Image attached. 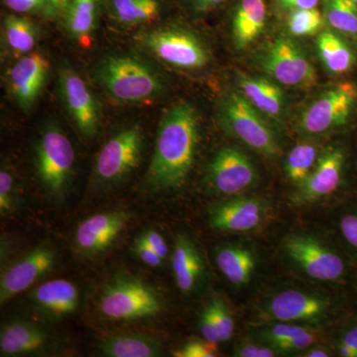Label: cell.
<instances>
[{"mask_svg": "<svg viewBox=\"0 0 357 357\" xmlns=\"http://www.w3.org/2000/svg\"><path fill=\"white\" fill-rule=\"evenodd\" d=\"M318 147L314 143L301 142L291 150L286 158V176L296 185L302 184L314 170L319 159Z\"/></svg>", "mask_w": 357, "mask_h": 357, "instance_id": "4dcf8cb0", "label": "cell"}, {"mask_svg": "<svg viewBox=\"0 0 357 357\" xmlns=\"http://www.w3.org/2000/svg\"><path fill=\"white\" fill-rule=\"evenodd\" d=\"M354 1H356V3H357V0H354Z\"/></svg>", "mask_w": 357, "mask_h": 357, "instance_id": "c3c4849f", "label": "cell"}, {"mask_svg": "<svg viewBox=\"0 0 357 357\" xmlns=\"http://www.w3.org/2000/svg\"><path fill=\"white\" fill-rule=\"evenodd\" d=\"M332 303L326 297L300 290L277 294L268 303L265 316L281 323L317 324L330 314Z\"/></svg>", "mask_w": 357, "mask_h": 357, "instance_id": "5bb4252c", "label": "cell"}, {"mask_svg": "<svg viewBox=\"0 0 357 357\" xmlns=\"http://www.w3.org/2000/svg\"><path fill=\"white\" fill-rule=\"evenodd\" d=\"M110 17L124 27L146 24L159 17L161 0H107Z\"/></svg>", "mask_w": 357, "mask_h": 357, "instance_id": "83f0119b", "label": "cell"}, {"mask_svg": "<svg viewBox=\"0 0 357 357\" xmlns=\"http://www.w3.org/2000/svg\"><path fill=\"white\" fill-rule=\"evenodd\" d=\"M4 3L17 13H46V0H4Z\"/></svg>", "mask_w": 357, "mask_h": 357, "instance_id": "60d3db41", "label": "cell"}, {"mask_svg": "<svg viewBox=\"0 0 357 357\" xmlns=\"http://www.w3.org/2000/svg\"><path fill=\"white\" fill-rule=\"evenodd\" d=\"M140 44L164 64L183 70H199L210 65L208 45L192 30L178 25H163L140 36Z\"/></svg>", "mask_w": 357, "mask_h": 357, "instance_id": "277c9868", "label": "cell"}, {"mask_svg": "<svg viewBox=\"0 0 357 357\" xmlns=\"http://www.w3.org/2000/svg\"><path fill=\"white\" fill-rule=\"evenodd\" d=\"M165 304L156 288L137 277L119 275L102 288L98 310L103 319L132 321L154 318Z\"/></svg>", "mask_w": 357, "mask_h": 357, "instance_id": "3957f363", "label": "cell"}, {"mask_svg": "<svg viewBox=\"0 0 357 357\" xmlns=\"http://www.w3.org/2000/svg\"><path fill=\"white\" fill-rule=\"evenodd\" d=\"M283 245L289 257L311 278L331 282L344 276L342 258L318 239L292 234L286 237Z\"/></svg>", "mask_w": 357, "mask_h": 357, "instance_id": "30bf717a", "label": "cell"}, {"mask_svg": "<svg viewBox=\"0 0 357 357\" xmlns=\"http://www.w3.org/2000/svg\"><path fill=\"white\" fill-rule=\"evenodd\" d=\"M30 299L34 306L46 316L61 319L77 311L79 292L73 282L55 279L40 284L30 294Z\"/></svg>", "mask_w": 357, "mask_h": 357, "instance_id": "44dd1931", "label": "cell"}, {"mask_svg": "<svg viewBox=\"0 0 357 357\" xmlns=\"http://www.w3.org/2000/svg\"><path fill=\"white\" fill-rule=\"evenodd\" d=\"M215 262L225 278L237 287L249 283L256 267L255 253L241 245H225L218 248Z\"/></svg>", "mask_w": 357, "mask_h": 357, "instance_id": "d4e9b609", "label": "cell"}, {"mask_svg": "<svg viewBox=\"0 0 357 357\" xmlns=\"http://www.w3.org/2000/svg\"><path fill=\"white\" fill-rule=\"evenodd\" d=\"M49 63L40 53H29L11 68L9 89L22 109H29L41 93L48 76Z\"/></svg>", "mask_w": 357, "mask_h": 357, "instance_id": "ac0fdd59", "label": "cell"}, {"mask_svg": "<svg viewBox=\"0 0 357 357\" xmlns=\"http://www.w3.org/2000/svg\"><path fill=\"white\" fill-rule=\"evenodd\" d=\"M143 140L138 126L122 129L112 136L96 157V178L105 184H114L130 175L139 165Z\"/></svg>", "mask_w": 357, "mask_h": 357, "instance_id": "9c48e42d", "label": "cell"}, {"mask_svg": "<svg viewBox=\"0 0 357 357\" xmlns=\"http://www.w3.org/2000/svg\"><path fill=\"white\" fill-rule=\"evenodd\" d=\"M262 338L277 351H307L316 344L319 335L310 326L280 323L267 328Z\"/></svg>", "mask_w": 357, "mask_h": 357, "instance_id": "4316f807", "label": "cell"}, {"mask_svg": "<svg viewBox=\"0 0 357 357\" xmlns=\"http://www.w3.org/2000/svg\"><path fill=\"white\" fill-rule=\"evenodd\" d=\"M48 333L26 321H13L2 328L0 352L2 356H20L36 354L49 344Z\"/></svg>", "mask_w": 357, "mask_h": 357, "instance_id": "603a6c76", "label": "cell"}, {"mask_svg": "<svg viewBox=\"0 0 357 357\" xmlns=\"http://www.w3.org/2000/svg\"><path fill=\"white\" fill-rule=\"evenodd\" d=\"M342 344L347 345L354 351V356L357 357V326L345 333L342 340Z\"/></svg>", "mask_w": 357, "mask_h": 357, "instance_id": "bcb514c9", "label": "cell"}, {"mask_svg": "<svg viewBox=\"0 0 357 357\" xmlns=\"http://www.w3.org/2000/svg\"><path fill=\"white\" fill-rule=\"evenodd\" d=\"M260 67L270 79L290 88H309L316 83V70L306 52L289 37L279 36L259 58Z\"/></svg>", "mask_w": 357, "mask_h": 357, "instance_id": "52a82bcc", "label": "cell"}, {"mask_svg": "<svg viewBox=\"0 0 357 357\" xmlns=\"http://www.w3.org/2000/svg\"><path fill=\"white\" fill-rule=\"evenodd\" d=\"M269 0H236L231 13L232 42L237 50L248 48L266 29Z\"/></svg>", "mask_w": 357, "mask_h": 357, "instance_id": "d6986e66", "label": "cell"}, {"mask_svg": "<svg viewBox=\"0 0 357 357\" xmlns=\"http://www.w3.org/2000/svg\"><path fill=\"white\" fill-rule=\"evenodd\" d=\"M342 236L351 246L357 249V215H347L340 222Z\"/></svg>", "mask_w": 357, "mask_h": 357, "instance_id": "b9f144b4", "label": "cell"}, {"mask_svg": "<svg viewBox=\"0 0 357 357\" xmlns=\"http://www.w3.org/2000/svg\"><path fill=\"white\" fill-rule=\"evenodd\" d=\"M103 356L157 357L161 345L155 338L140 333H119L105 338L98 345Z\"/></svg>", "mask_w": 357, "mask_h": 357, "instance_id": "484cf974", "label": "cell"}, {"mask_svg": "<svg viewBox=\"0 0 357 357\" xmlns=\"http://www.w3.org/2000/svg\"><path fill=\"white\" fill-rule=\"evenodd\" d=\"M63 102L79 132L91 138L100 126V110L95 96L86 81L70 67H64L59 75Z\"/></svg>", "mask_w": 357, "mask_h": 357, "instance_id": "4fadbf2b", "label": "cell"}, {"mask_svg": "<svg viewBox=\"0 0 357 357\" xmlns=\"http://www.w3.org/2000/svg\"><path fill=\"white\" fill-rule=\"evenodd\" d=\"M4 39L9 50L15 55H25L36 46L38 29L28 18L7 15L4 20Z\"/></svg>", "mask_w": 357, "mask_h": 357, "instance_id": "f546056e", "label": "cell"}, {"mask_svg": "<svg viewBox=\"0 0 357 357\" xmlns=\"http://www.w3.org/2000/svg\"><path fill=\"white\" fill-rule=\"evenodd\" d=\"M218 115L225 130L246 146L266 157L280 155V142L274 128L238 91L222 96Z\"/></svg>", "mask_w": 357, "mask_h": 357, "instance_id": "5b68a950", "label": "cell"}, {"mask_svg": "<svg viewBox=\"0 0 357 357\" xmlns=\"http://www.w3.org/2000/svg\"><path fill=\"white\" fill-rule=\"evenodd\" d=\"M230 0H181L188 13L206 15L227 4Z\"/></svg>", "mask_w": 357, "mask_h": 357, "instance_id": "74e56055", "label": "cell"}, {"mask_svg": "<svg viewBox=\"0 0 357 357\" xmlns=\"http://www.w3.org/2000/svg\"><path fill=\"white\" fill-rule=\"evenodd\" d=\"M220 354L217 344L208 340H192L174 354L178 357H215Z\"/></svg>", "mask_w": 357, "mask_h": 357, "instance_id": "d590c367", "label": "cell"}, {"mask_svg": "<svg viewBox=\"0 0 357 357\" xmlns=\"http://www.w3.org/2000/svg\"><path fill=\"white\" fill-rule=\"evenodd\" d=\"M16 188L13 174L2 169L0 172V213L8 217L15 211Z\"/></svg>", "mask_w": 357, "mask_h": 357, "instance_id": "e575fe53", "label": "cell"}, {"mask_svg": "<svg viewBox=\"0 0 357 357\" xmlns=\"http://www.w3.org/2000/svg\"><path fill=\"white\" fill-rule=\"evenodd\" d=\"M357 102V86L340 83L317 96L303 110L300 130L306 135H321L347 123Z\"/></svg>", "mask_w": 357, "mask_h": 357, "instance_id": "ba28073f", "label": "cell"}, {"mask_svg": "<svg viewBox=\"0 0 357 357\" xmlns=\"http://www.w3.org/2000/svg\"><path fill=\"white\" fill-rule=\"evenodd\" d=\"M199 331H201L204 340L217 344L222 342H220L217 324H215L213 312H211V307L208 304L204 307L201 318H199Z\"/></svg>", "mask_w": 357, "mask_h": 357, "instance_id": "8d00e7d4", "label": "cell"}, {"mask_svg": "<svg viewBox=\"0 0 357 357\" xmlns=\"http://www.w3.org/2000/svg\"><path fill=\"white\" fill-rule=\"evenodd\" d=\"M206 178L217 194L236 196L255 184L257 172L251 160L241 150L225 147L211 160Z\"/></svg>", "mask_w": 357, "mask_h": 357, "instance_id": "8fae6325", "label": "cell"}, {"mask_svg": "<svg viewBox=\"0 0 357 357\" xmlns=\"http://www.w3.org/2000/svg\"><path fill=\"white\" fill-rule=\"evenodd\" d=\"M105 0H70L63 16L66 28L73 39L83 48L93 42Z\"/></svg>", "mask_w": 357, "mask_h": 357, "instance_id": "cb8c5ba5", "label": "cell"}, {"mask_svg": "<svg viewBox=\"0 0 357 357\" xmlns=\"http://www.w3.org/2000/svg\"><path fill=\"white\" fill-rule=\"evenodd\" d=\"M325 24V17L318 7L291 11L286 20L287 31L295 37L314 36L321 31Z\"/></svg>", "mask_w": 357, "mask_h": 357, "instance_id": "d6a6232c", "label": "cell"}, {"mask_svg": "<svg viewBox=\"0 0 357 357\" xmlns=\"http://www.w3.org/2000/svg\"><path fill=\"white\" fill-rule=\"evenodd\" d=\"M70 0H46V14L52 17L64 16Z\"/></svg>", "mask_w": 357, "mask_h": 357, "instance_id": "f6af8a7d", "label": "cell"}, {"mask_svg": "<svg viewBox=\"0 0 357 357\" xmlns=\"http://www.w3.org/2000/svg\"><path fill=\"white\" fill-rule=\"evenodd\" d=\"M266 202L252 197H236L213 206L210 211L213 229L225 232L252 231L267 217Z\"/></svg>", "mask_w": 357, "mask_h": 357, "instance_id": "2e32d148", "label": "cell"}, {"mask_svg": "<svg viewBox=\"0 0 357 357\" xmlns=\"http://www.w3.org/2000/svg\"><path fill=\"white\" fill-rule=\"evenodd\" d=\"M330 356L328 352L326 351V349H312L310 347L309 351H307L306 354H304V356L307 357H328Z\"/></svg>", "mask_w": 357, "mask_h": 357, "instance_id": "7dc6e473", "label": "cell"}, {"mask_svg": "<svg viewBox=\"0 0 357 357\" xmlns=\"http://www.w3.org/2000/svg\"><path fill=\"white\" fill-rule=\"evenodd\" d=\"M199 143V116L196 107L185 100L173 103L160 119L148 169V187L153 192L182 187L194 166Z\"/></svg>", "mask_w": 357, "mask_h": 357, "instance_id": "6da1fadb", "label": "cell"}, {"mask_svg": "<svg viewBox=\"0 0 357 357\" xmlns=\"http://www.w3.org/2000/svg\"><path fill=\"white\" fill-rule=\"evenodd\" d=\"M57 263V252L49 244H41L14 262L1 275L0 304L24 292L50 273Z\"/></svg>", "mask_w": 357, "mask_h": 357, "instance_id": "7c38bea8", "label": "cell"}, {"mask_svg": "<svg viewBox=\"0 0 357 357\" xmlns=\"http://www.w3.org/2000/svg\"><path fill=\"white\" fill-rule=\"evenodd\" d=\"M132 250L136 256L139 258L141 261L144 262L145 264L150 267H158L164 260L163 258H162L144 239L141 238L140 236L138 237L135 243H134Z\"/></svg>", "mask_w": 357, "mask_h": 357, "instance_id": "f35d334b", "label": "cell"}, {"mask_svg": "<svg viewBox=\"0 0 357 357\" xmlns=\"http://www.w3.org/2000/svg\"><path fill=\"white\" fill-rule=\"evenodd\" d=\"M140 237L144 239L163 259L167 258L169 255L168 245H167L165 239L159 232L155 231V230H147L144 234H141Z\"/></svg>", "mask_w": 357, "mask_h": 357, "instance_id": "7bdbcfd3", "label": "cell"}, {"mask_svg": "<svg viewBox=\"0 0 357 357\" xmlns=\"http://www.w3.org/2000/svg\"><path fill=\"white\" fill-rule=\"evenodd\" d=\"M208 305L217 324L220 342H227L232 337L234 332V319L229 305L220 296L211 298Z\"/></svg>", "mask_w": 357, "mask_h": 357, "instance_id": "836d02e7", "label": "cell"}, {"mask_svg": "<svg viewBox=\"0 0 357 357\" xmlns=\"http://www.w3.org/2000/svg\"><path fill=\"white\" fill-rule=\"evenodd\" d=\"M326 24L344 34L357 36V3L354 0H323Z\"/></svg>", "mask_w": 357, "mask_h": 357, "instance_id": "1f68e13d", "label": "cell"}, {"mask_svg": "<svg viewBox=\"0 0 357 357\" xmlns=\"http://www.w3.org/2000/svg\"><path fill=\"white\" fill-rule=\"evenodd\" d=\"M273 347H262L253 342H244L237 347L236 356L238 357H274L277 356Z\"/></svg>", "mask_w": 357, "mask_h": 357, "instance_id": "ab89813d", "label": "cell"}, {"mask_svg": "<svg viewBox=\"0 0 357 357\" xmlns=\"http://www.w3.org/2000/svg\"><path fill=\"white\" fill-rule=\"evenodd\" d=\"M75 164V150L61 129L50 126L42 133L36 147V169L40 182L55 198L64 196Z\"/></svg>", "mask_w": 357, "mask_h": 357, "instance_id": "8992f818", "label": "cell"}, {"mask_svg": "<svg viewBox=\"0 0 357 357\" xmlns=\"http://www.w3.org/2000/svg\"><path fill=\"white\" fill-rule=\"evenodd\" d=\"M172 268L176 285L182 293H192L203 279V256L196 243L185 234H181L176 236Z\"/></svg>", "mask_w": 357, "mask_h": 357, "instance_id": "7402d4cb", "label": "cell"}, {"mask_svg": "<svg viewBox=\"0 0 357 357\" xmlns=\"http://www.w3.org/2000/svg\"><path fill=\"white\" fill-rule=\"evenodd\" d=\"M321 0H276L282 13H289L299 9L317 8Z\"/></svg>", "mask_w": 357, "mask_h": 357, "instance_id": "ee69618b", "label": "cell"}, {"mask_svg": "<svg viewBox=\"0 0 357 357\" xmlns=\"http://www.w3.org/2000/svg\"><path fill=\"white\" fill-rule=\"evenodd\" d=\"M344 154L340 148H328L319 155L309 177L298 185L292 202L295 204L312 203L332 195L340 185Z\"/></svg>", "mask_w": 357, "mask_h": 357, "instance_id": "e0dca14e", "label": "cell"}, {"mask_svg": "<svg viewBox=\"0 0 357 357\" xmlns=\"http://www.w3.org/2000/svg\"><path fill=\"white\" fill-rule=\"evenodd\" d=\"M95 76L98 84L119 102H148L165 91V83L159 73L131 56L105 58L96 67Z\"/></svg>", "mask_w": 357, "mask_h": 357, "instance_id": "7a4b0ae2", "label": "cell"}, {"mask_svg": "<svg viewBox=\"0 0 357 357\" xmlns=\"http://www.w3.org/2000/svg\"><path fill=\"white\" fill-rule=\"evenodd\" d=\"M317 50L324 67L330 74L349 72L354 63V55L349 45L331 30L319 33Z\"/></svg>", "mask_w": 357, "mask_h": 357, "instance_id": "f1b7e54d", "label": "cell"}, {"mask_svg": "<svg viewBox=\"0 0 357 357\" xmlns=\"http://www.w3.org/2000/svg\"><path fill=\"white\" fill-rule=\"evenodd\" d=\"M128 213L107 211L91 215L79 223L75 234V245L82 255L93 257L107 250L121 236L129 222Z\"/></svg>", "mask_w": 357, "mask_h": 357, "instance_id": "9a60e30c", "label": "cell"}, {"mask_svg": "<svg viewBox=\"0 0 357 357\" xmlns=\"http://www.w3.org/2000/svg\"><path fill=\"white\" fill-rule=\"evenodd\" d=\"M237 88L258 112L270 119H279L287 109L288 98L281 84L267 77L248 76L237 77Z\"/></svg>", "mask_w": 357, "mask_h": 357, "instance_id": "ffe728a7", "label": "cell"}]
</instances>
